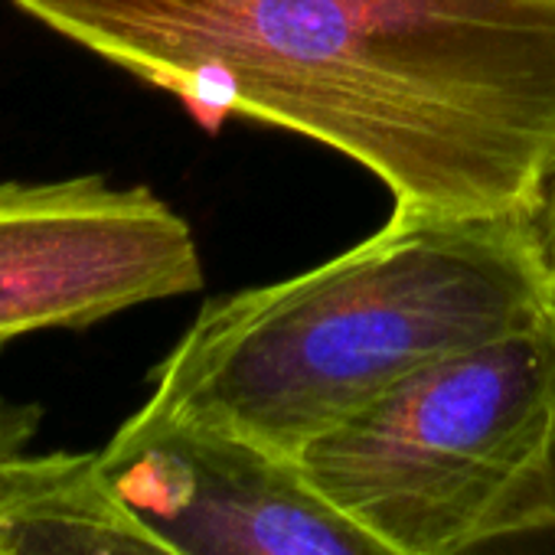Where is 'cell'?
<instances>
[{"label": "cell", "instance_id": "obj_1", "mask_svg": "<svg viewBox=\"0 0 555 555\" xmlns=\"http://www.w3.org/2000/svg\"><path fill=\"white\" fill-rule=\"evenodd\" d=\"M173 95L370 170L399 212H542L555 0H14Z\"/></svg>", "mask_w": 555, "mask_h": 555}, {"label": "cell", "instance_id": "obj_2", "mask_svg": "<svg viewBox=\"0 0 555 555\" xmlns=\"http://www.w3.org/2000/svg\"><path fill=\"white\" fill-rule=\"evenodd\" d=\"M555 311L532 212H399L344 255L203 305L147 409L261 451L305 444L418 370Z\"/></svg>", "mask_w": 555, "mask_h": 555}, {"label": "cell", "instance_id": "obj_3", "mask_svg": "<svg viewBox=\"0 0 555 555\" xmlns=\"http://www.w3.org/2000/svg\"><path fill=\"white\" fill-rule=\"evenodd\" d=\"M295 461L402 555L555 532V311L418 370Z\"/></svg>", "mask_w": 555, "mask_h": 555}, {"label": "cell", "instance_id": "obj_4", "mask_svg": "<svg viewBox=\"0 0 555 555\" xmlns=\"http://www.w3.org/2000/svg\"><path fill=\"white\" fill-rule=\"evenodd\" d=\"M203 288L190 222L105 177L0 183V347Z\"/></svg>", "mask_w": 555, "mask_h": 555}, {"label": "cell", "instance_id": "obj_5", "mask_svg": "<svg viewBox=\"0 0 555 555\" xmlns=\"http://www.w3.org/2000/svg\"><path fill=\"white\" fill-rule=\"evenodd\" d=\"M112 493L186 555H402L295 457L141 405L102 451Z\"/></svg>", "mask_w": 555, "mask_h": 555}, {"label": "cell", "instance_id": "obj_6", "mask_svg": "<svg viewBox=\"0 0 555 555\" xmlns=\"http://www.w3.org/2000/svg\"><path fill=\"white\" fill-rule=\"evenodd\" d=\"M0 555H186L105 483L95 451L0 464Z\"/></svg>", "mask_w": 555, "mask_h": 555}, {"label": "cell", "instance_id": "obj_7", "mask_svg": "<svg viewBox=\"0 0 555 555\" xmlns=\"http://www.w3.org/2000/svg\"><path fill=\"white\" fill-rule=\"evenodd\" d=\"M43 422V409L37 402H14L0 396V464L27 454Z\"/></svg>", "mask_w": 555, "mask_h": 555}, {"label": "cell", "instance_id": "obj_8", "mask_svg": "<svg viewBox=\"0 0 555 555\" xmlns=\"http://www.w3.org/2000/svg\"><path fill=\"white\" fill-rule=\"evenodd\" d=\"M539 222H542V238H545V255H548L552 285H555V173H552V180H548V190H545V203H542Z\"/></svg>", "mask_w": 555, "mask_h": 555}]
</instances>
